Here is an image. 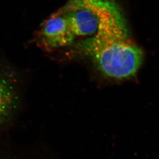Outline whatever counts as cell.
Instances as JSON below:
<instances>
[{"instance_id":"obj_1","label":"cell","mask_w":159,"mask_h":159,"mask_svg":"<svg viewBox=\"0 0 159 159\" xmlns=\"http://www.w3.org/2000/svg\"><path fill=\"white\" fill-rule=\"evenodd\" d=\"M78 49L93 60L108 78L127 80L143 60L142 50L131 41L122 13L105 23L96 35L80 42Z\"/></svg>"},{"instance_id":"obj_2","label":"cell","mask_w":159,"mask_h":159,"mask_svg":"<svg viewBox=\"0 0 159 159\" xmlns=\"http://www.w3.org/2000/svg\"><path fill=\"white\" fill-rule=\"evenodd\" d=\"M75 38L66 18L58 11L43 24L36 41L41 48L49 52L71 45Z\"/></svg>"},{"instance_id":"obj_3","label":"cell","mask_w":159,"mask_h":159,"mask_svg":"<svg viewBox=\"0 0 159 159\" xmlns=\"http://www.w3.org/2000/svg\"><path fill=\"white\" fill-rule=\"evenodd\" d=\"M16 100V94L12 85L0 75V125L11 116Z\"/></svg>"}]
</instances>
